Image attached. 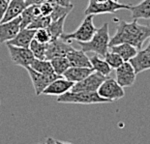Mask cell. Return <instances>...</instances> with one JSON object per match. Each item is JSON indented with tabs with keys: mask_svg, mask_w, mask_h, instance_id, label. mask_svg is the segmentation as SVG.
I'll return each instance as SVG.
<instances>
[{
	"mask_svg": "<svg viewBox=\"0 0 150 144\" xmlns=\"http://www.w3.org/2000/svg\"><path fill=\"white\" fill-rule=\"evenodd\" d=\"M59 104H107L110 101L100 97L97 92H72L68 91L65 94L57 98Z\"/></svg>",
	"mask_w": 150,
	"mask_h": 144,
	"instance_id": "cell-4",
	"label": "cell"
},
{
	"mask_svg": "<svg viewBox=\"0 0 150 144\" xmlns=\"http://www.w3.org/2000/svg\"><path fill=\"white\" fill-rule=\"evenodd\" d=\"M67 16L58 18L57 20H53L52 21L49 26L47 27V31L50 35V38H52V41L59 39L60 36L64 33V23L66 20Z\"/></svg>",
	"mask_w": 150,
	"mask_h": 144,
	"instance_id": "cell-24",
	"label": "cell"
},
{
	"mask_svg": "<svg viewBox=\"0 0 150 144\" xmlns=\"http://www.w3.org/2000/svg\"><path fill=\"white\" fill-rule=\"evenodd\" d=\"M52 18L50 16H39L38 18H36L33 20V22L31 23L27 28L30 29H43V28H47L49 25L52 23Z\"/></svg>",
	"mask_w": 150,
	"mask_h": 144,
	"instance_id": "cell-28",
	"label": "cell"
},
{
	"mask_svg": "<svg viewBox=\"0 0 150 144\" xmlns=\"http://www.w3.org/2000/svg\"><path fill=\"white\" fill-rule=\"evenodd\" d=\"M137 75L142 72L150 70V52L146 50H139L137 55L130 60Z\"/></svg>",
	"mask_w": 150,
	"mask_h": 144,
	"instance_id": "cell-16",
	"label": "cell"
},
{
	"mask_svg": "<svg viewBox=\"0 0 150 144\" xmlns=\"http://www.w3.org/2000/svg\"><path fill=\"white\" fill-rule=\"evenodd\" d=\"M41 16L40 7L38 5L27 6L21 14V29L27 28L36 18Z\"/></svg>",
	"mask_w": 150,
	"mask_h": 144,
	"instance_id": "cell-21",
	"label": "cell"
},
{
	"mask_svg": "<svg viewBox=\"0 0 150 144\" xmlns=\"http://www.w3.org/2000/svg\"><path fill=\"white\" fill-rule=\"evenodd\" d=\"M26 70L28 72V75L30 76L31 81H32L35 94L37 96L42 95L45 89H46L53 80H55V79L58 78H61V76H58L43 75V73H40L36 71H34L31 67H28Z\"/></svg>",
	"mask_w": 150,
	"mask_h": 144,
	"instance_id": "cell-9",
	"label": "cell"
},
{
	"mask_svg": "<svg viewBox=\"0 0 150 144\" xmlns=\"http://www.w3.org/2000/svg\"><path fill=\"white\" fill-rule=\"evenodd\" d=\"M21 16L10 21L0 23V43H7L16 37L21 30Z\"/></svg>",
	"mask_w": 150,
	"mask_h": 144,
	"instance_id": "cell-12",
	"label": "cell"
},
{
	"mask_svg": "<svg viewBox=\"0 0 150 144\" xmlns=\"http://www.w3.org/2000/svg\"><path fill=\"white\" fill-rule=\"evenodd\" d=\"M104 59L106 60L107 63L110 66L111 69H115V70L117 68H119V67L124 63L123 59L121 58L117 53L110 52V50H108V52L105 55Z\"/></svg>",
	"mask_w": 150,
	"mask_h": 144,
	"instance_id": "cell-29",
	"label": "cell"
},
{
	"mask_svg": "<svg viewBox=\"0 0 150 144\" xmlns=\"http://www.w3.org/2000/svg\"><path fill=\"white\" fill-rule=\"evenodd\" d=\"M30 67L34 70V71H36L40 73H43V75L57 76L53 71V68H52V63H50V60H40V59L34 58Z\"/></svg>",
	"mask_w": 150,
	"mask_h": 144,
	"instance_id": "cell-23",
	"label": "cell"
},
{
	"mask_svg": "<svg viewBox=\"0 0 150 144\" xmlns=\"http://www.w3.org/2000/svg\"><path fill=\"white\" fill-rule=\"evenodd\" d=\"M53 6H54V2H52V0L39 5L40 11H41V16H50L52 15V13L53 11Z\"/></svg>",
	"mask_w": 150,
	"mask_h": 144,
	"instance_id": "cell-31",
	"label": "cell"
},
{
	"mask_svg": "<svg viewBox=\"0 0 150 144\" xmlns=\"http://www.w3.org/2000/svg\"><path fill=\"white\" fill-rule=\"evenodd\" d=\"M113 1H115V2H118V0H113Z\"/></svg>",
	"mask_w": 150,
	"mask_h": 144,
	"instance_id": "cell-39",
	"label": "cell"
},
{
	"mask_svg": "<svg viewBox=\"0 0 150 144\" xmlns=\"http://www.w3.org/2000/svg\"><path fill=\"white\" fill-rule=\"evenodd\" d=\"M75 83L72 81L67 80L65 78H58L55 80H53L47 87L45 89L43 94L44 95H50V96H61L65 94L68 91H70Z\"/></svg>",
	"mask_w": 150,
	"mask_h": 144,
	"instance_id": "cell-13",
	"label": "cell"
},
{
	"mask_svg": "<svg viewBox=\"0 0 150 144\" xmlns=\"http://www.w3.org/2000/svg\"><path fill=\"white\" fill-rule=\"evenodd\" d=\"M47 44H41L36 40H32L29 49L32 52L35 58L40 60H47L46 59V52H47Z\"/></svg>",
	"mask_w": 150,
	"mask_h": 144,
	"instance_id": "cell-26",
	"label": "cell"
},
{
	"mask_svg": "<svg viewBox=\"0 0 150 144\" xmlns=\"http://www.w3.org/2000/svg\"><path fill=\"white\" fill-rule=\"evenodd\" d=\"M47 1H50V0H25V4H26V7L27 6H31V5H41L43 3L47 2Z\"/></svg>",
	"mask_w": 150,
	"mask_h": 144,
	"instance_id": "cell-33",
	"label": "cell"
},
{
	"mask_svg": "<svg viewBox=\"0 0 150 144\" xmlns=\"http://www.w3.org/2000/svg\"><path fill=\"white\" fill-rule=\"evenodd\" d=\"M131 18L133 20H149L150 18V0H142L137 5H132L130 8Z\"/></svg>",
	"mask_w": 150,
	"mask_h": 144,
	"instance_id": "cell-19",
	"label": "cell"
},
{
	"mask_svg": "<svg viewBox=\"0 0 150 144\" xmlns=\"http://www.w3.org/2000/svg\"><path fill=\"white\" fill-rule=\"evenodd\" d=\"M50 61L52 63V66L53 68L54 73L59 76H63V73L71 67L69 60L67 59L66 56L54 57V58L50 59Z\"/></svg>",
	"mask_w": 150,
	"mask_h": 144,
	"instance_id": "cell-25",
	"label": "cell"
},
{
	"mask_svg": "<svg viewBox=\"0 0 150 144\" xmlns=\"http://www.w3.org/2000/svg\"><path fill=\"white\" fill-rule=\"evenodd\" d=\"M25 8H26L25 0H11L8 4L7 11H6V14L4 18H3L2 22L10 21L16 18L20 17Z\"/></svg>",
	"mask_w": 150,
	"mask_h": 144,
	"instance_id": "cell-18",
	"label": "cell"
},
{
	"mask_svg": "<svg viewBox=\"0 0 150 144\" xmlns=\"http://www.w3.org/2000/svg\"><path fill=\"white\" fill-rule=\"evenodd\" d=\"M137 73L133 65L130 62H124L119 68L116 69V79L117 83L123 88L131 87L136 81Z\"/></svg>",
	"mask_w": 150,
	"mask_h": 144,
	"instance_id": "cell-10",
	"label": "cell"
},
{
	"mask_svg": "<svg viewBox=\"0 0 150 144\" xmlns=\"http://www.w3.org/2000/svg\"><path fill=\"white\" fill-rule=\"evenodd\" d=\"M0 104H1V103H0Z\"/></svg>",
	"mask_w": 150,
	"mask_h": 144,
	"instance_id": "cell-42",
	"label": "cell"
},
{
	"mask_svg": "<svg viewBox=\"0 0 150 144\" xmlns=\"http://www.w3.org/2000/svg\"><path fill=\"white\" fill-rule=\"evenodd\" d=\"M144 50H146V52H150V41H149V43H148V44H147V47H146L145 49H144Z\"/></svg>",
	"mask_w": 150,
	"mask_h": 144,
	"instance_id": "cell-37",
	"label": "cell"
},
{
	"mask_svg": "<svg viewBox=\"0 0 150 144\" xmlns=\"http://www.w3.org/2000/svg\"><path fill=\"white\" fill-rule=\"evenodd\" d=\"M74 49V47L71 46V43H67L63 40L56 39L53 41H50L47 44V52H46V59L50 60L54 57L58 56H66L70 50Z\"/></svg>",
	"mask_w": 150,
	"mask_h": 144,
	"instance_id": "cell-11",
	"label": "cell"
},
{
	"mask_svg": "<svg viewBox=\"0 0 150 144\" xmlns=\"http://www.w3.org/2000/svg\"><path fill=\"white\" fill-rule=\"evenodd\" d=\"M52 1L60 6H64V7H69V6L73 5L71 0H52Z\"/></svg>",
	"mask_w": 150,
	"mask_h": 144,
	"instance_id": "cell-34",
	"label": "cell"
},
{
	"mask_svg": "<svg viewBox=\"0 0 150 144\" xmlns=\"http://www.w3.org/2000/svg\"><path fill=\"white\" fill-rule=\"evenodd\" d=\"M131 6L128 4H122V3L115 2L113 0H106L104 2H94L88 1V5L86 7L84 14L87 15H102V14H111L119 10H130Z\"/></svg>",
	"mask_w": 150,
	"mask_h": 144,
	"instance_id": "cell-5",
	"label": "cell"
},
{
	"mask_svg": "<svg viewBox=\"0 0 150 144\" xmlns=\"http://www.w3.org/2000/svg\"><path fill=\"white\" fill-rule=\"evenodd\" d=\"M44 144H56V140H54L52 137H47Z\"/></svg>",
	"mask_w": 150,
	"mask_h": 144,
	"instance_id": "cell-35",
	"label": "cell"
},
{
	"mask_svg": "<svg viewBox=\"0 0 150 144\" xmlns=\"http://www.w3.org/2000/svg\"><path fill=\"white\" fill-rule=\"evenodd\" d=\"M6 46H7V49L9 50L11 60L15 65L22 67L24 69H27L28 67H30L31 63L35 58L30 49L15 47L8 43H6Z\"/></svg>",
	"mask_w": 150,
	"mask_h": 144,
	"instance_id": "cell-7",
	"label": "cell"
},
{
	"mask_svg": "<svg viewBox=\"0 0 150 144\" xmlns=\"http://www.w3.org/2000/svg\"><path fill=\"white\" fill-rule=\"evenodd\" d=\"M73 9H74V5H71V6H69V7H64V6H60V5L54 3L53 11L50 17L52 18V21L57 20L58 18L64 17V16H68Z\"/></svg>",
	"mask_w": 150,
	"mask_h": 144,
	"instance_id": "cell-27",
	"label": "cell"
},
{
	"mask_svg": "<svg viewBox=\"0 0 150 144\" xmlns=\"http://www.w3.org/2000/svg\"><path fill=\"white\" fill-rule=\"evenodd\" d=\"M108 76L100 75L97 72L90 73L87 78L82 80L75 83L70 91L72 92H97L101 84L107 79Z\"/></svg>",
	"mask_w": 150,
	"mask_h": 144,
	"instance_id": "cell-8",
	"label": "cell"
},
{
	"mask_svg": "<svg viewBox=\"0 0 150 144\" xmlns=\"http://www.w3.org/2000/svg\"><path fill=\"white\" fill-rule=\"evenodd\" d=\"M67 59L69 60L71 67H81V68H92L89 57L81 49H76L75 47L67 53Z\"/></svg>",
	"mask_w": 150,
	"mask_h": 144,
	"instance_id": "cell-14",
	"label": "cell"
},
{
	"mask_svg": "<svg viewBox=\"0 0 150 144\" xmlns=\"http://www.w3.org/2000/svg\"><path fill=\"white\" fill-rule=\"evenodd\" d=\"M90 1H94V2H104V1H106V0H90Z\"/></svg>",
	"mask_w": 150,
	"mask_h": 144,
	"instance_id": "cell-38",
	"label": "cell"
},
{
	"mask_svg": "<svg viewBox=\"0 0 150 144\" xmlns=\"http://www.w3.org/2000/svg\"><path fill=\"white\" fill-rule=\"evenodd\" d=\"M89 59H90L92 69H93L95 72H97L100 73V75L105 76H110V73H111V70L112 69L110 68V66L108 65L106 60L104 59V57L102 58L98 54H94V55L91 56Z\"/></svg>",
	"mask_w": 150,
	"mask_h": 144,
	"instance_id": "cell-22",
	"label": "cell"
},
{
	"mask_svg": "<svg viewBox=\"0 0 150 144\" xmlns=\"http://www.w3.org/2000/svg\"><path fill=\"white\" fill-rule=\"evenodd\" d=\"M110 25L108 22H105L100 28H98L90 41L79 43V44L84 52H94L99 56L105 57L110 50Z\"/></svg>",
	"mask_w": 150,
	"mask_h": 144,
	"instance_id": "cell-2",
	"label": "cell"
},
{
	"mask_svg": "<svg viewBox=\"0 0 150 144\" xmlns=\"http://www.w3.org/2000/svg\"><path fill=\"white\" fill-rule=\"evenodd\" d=\"M34 40L41 44H49L52 41V38H50V35L47 28H43V29H37L35 31Z\"/></svg>",
	"mask_w": 150,
	"mask_h": 144,
	"instance_id": "cell-30",
	"label": "cell"
},
{
	"mask_svg": "<svg viewBox=\"0 0 150 144\" xmlns=\"http://www.w3.org/2000/svg\"><path fill=\"white\" fill-rule=\"evenodd\" d=\"M93 15H87L78 29L72 33H63L60 36V39L67 43H71L73 40L76 41L78 43H85L90 41L95 32L97 31V28L93 23Z\"/></svg>",
	"mask_w": 150,
	"mask_h": 144,
	"instance_id": "cell-3",
	"label": "cell"
},
{
	"mask_svg": "<svg viewBox=\"0 0 150 144\" xmlns=\"http://www.w3.org/2000/svg\"><path fill=\"white\" fill-rule=\"evenodd\" d=\"M39 144H44V143H39Z\"/></svg>",
	"mask_w": 150,
	"mask_h": 144,
	"instance_id": "cell-41",
	"label": "cell"
},
{
	"mask_svg": "<svg viewBox=\"0 0 150 144\" xmlns=\"http://www.w3.org/2000/svg\"><path fill=\"white\" fill-rule=\"evenodd\" d=\"M8 4H9V2L6 1V0H0V23L2 22L3 18H4V16L6 14Z\"/></svg>",
	"mask_w": 150,
	"mask_h": 144,
	"instance_id": "cell-32",
	"label": "cell"
},
{
	"mask_svg": "<svg viewBox=\"0 0 150 144\" xmlns=\"http://www.w3.org/2000/svg\"><path fill=\"white\" fill-rule=\"evenodd\" d=\"M97 93L100 97L110 101V103L114 101H118L125 96V91L122 86L117 83L115 79L111 78H107V79L101 84Z\"/></svg>",
	"mask_w": 150,
	"mask_h": 144,
	"instance_id": "cell-6",
	"label": "cell"
},
{
	"mask_svg": "<svg viewBox=\"0 0 150 144\" xmlns=\"http://www.w3.org/2000/svg\"><path fill=\"white\" fill-rule=\"evenodd\" d=\"M94 72L92 68H81V67H70L67 71L63 73V78L67 80L76 83L82 80Z\"/></svg>",
	"mask_w": 150,
	"mask_h": 144,
	"instance_id": "cell-17",
	"label": "cell"
},
{
	"mask_svg": "<svg viewBox=\"0 0 150 144\" xmlns=\"http://www.w3.org/2000/svg\"><path fill=\"white\" fill-rule=\"evenodd\" d=\"M110 50L117 53L123 59L124 62H130V60L134 58L139 52L135 47L129 44H119L116 46H112L110 47Z\"/></svg>",
	"mask_w": 150,
	"mask_h": 144,
	"instance_id": "cell-20",
	"label": "cell"
},
{
	"mask_svg": "<svg viewBox=\"0 0 150 144\" xmlns=\"http://www.w3.org/2000/svg\"><path fill=\"white\" fill-rule=\"evenodd\" d=\"M56 144H72V143L64 142V141H60V140H56Z\"/></svg>",
	"mask_w": 150,
	"mask_h": 144,
	"instance_id": "cell-36",
	"label": "cell"
},
{
	"mask_svg": "<svg viewBox=\"0 0 150 144\" xmlns=\"http://www.w3.org/2000/svg\"><path fill=\"white\" fill-rule=\"evenodd\" d=\"M35 29H30V28H23L18 31V33L16 35L14 39L7 42L8 44H13L15 47H25V49H29V46L31 42L34 39Z\"/></svg>",
	"mask_w": 150,
	"mask_h": 144,
	"instance_id": "cell-15",
	"label": "cell"
},
{
	"mask_svg": "<svg viewBox=\"0 0 150 144\" xmlns=\"http://www.w3.org/2000/svg\"><path fill=\"white\" fill-rule=\"evenodd\" d=\"M150 38V25L139 24L138 20L127 22L120 20L116 32L110 40V47L119 44H129L139 50Z\"/></svg>",
	"mask_w": 150,
	"mask_h": 144,
	"instance_id": "cell-1",
	"label": "cell"
},
{
	"mask_svg": "<svg viewBox=\"0 0 150 144\" xmlns=\"http://www.w3.org/2000/svg\"><path fill=\"white\" fill-rule=\"evenodd\" d=\"M6 1H8V2H10V1H11V0H6Z\"/></svg>",
	"mask_w": 150,
	"mask_h": 144,
	"instance_id": "cell-40",
	"label": "cell"
}]
</instances>
